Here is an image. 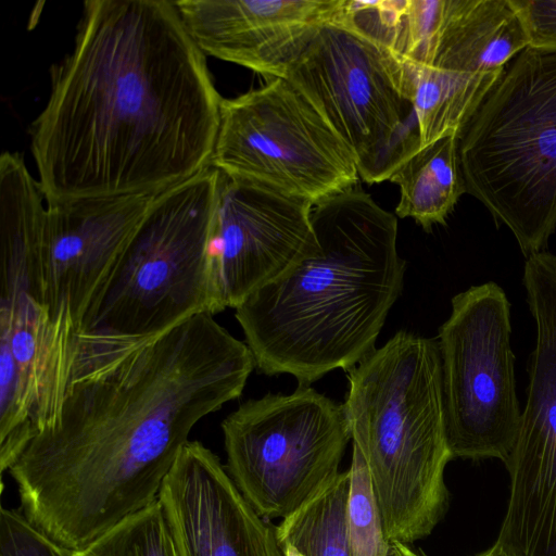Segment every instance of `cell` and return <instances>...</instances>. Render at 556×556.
<instances>
[{
	"instance_id": "4",
	"label": "cell",
	"mask_w": 556,
	"mask_h": 556,
	"mask_svg": "<svg viewBox=\"0 0 556 556\" xmlns=\"http://www.w3.org/2000/svg\"><path fill=\"white\" fill-rule=\"evenodd\" d=\"M343 403L387 540L409 545L443 519L453 459L446 433L438 341L397 331L348 370Z\"/></svg>"
},
{
	"instance_id": "8",
	"label": "cell",
	"mask_w": 556,
	"mask_h": 556,
	"mask_svg": "<svg viewBox=\"0 0 556 556\" xmlns=\"http://www.w3.org/2000/svg\"><path fill=\"white\" fill-rule=\"evenodd\" d=\"M43 200L28 184L0 192V440L10 444L54 424L73 379L46 304Z\"/></svg>"
},
{
	"instance_id": "25",
	"label": "cell",
	"mask_w": 556,
	"mask_h": 556,
	"mask_svg": "<svg viewBox=\"0 0 556 556\" xmlns=\"http://www.w3.org/2000/svg\"><path fill=\"white\" fill-rule=\"evenodd\" d=\"M387 556H421V554L416 553L406 544L392 542L390 543Z\"/></svg>"
},
{
	"instance_id": "2",
	"label": "cell",
	"mask_w": 556,
	"mask_h": 556,
	"mask_svg": "<svg viewBox=\"0 0 556 556\" xmlns=\"http://www.w3.org/2000/svg\"><path fill=\"white\" fill-rule=\"evenodd\" d=\"M254 368L245 342L200 314L74 381L54 424L9 469L23 515L84 549L159 500L193 427L238 399Z\"/></svg>"
},
{
	"instance_id": "19",
	"label": "cell",
	"mask_w": 556,
	"mask_h": 556,
	"mask_svg": "<svg viewBox=\"0 0 556 556\" xmlns=\"http://www.w3.org/2000/svg\"><path fill=\"white\" fill-rule=\"evenodd\" d=\"M406 66L414 85L420 148L458 134L501 75H463L426 65Z\"/></svg>"
},
{
	"instance_id": "1",
	"label": "cell",
	"mask_w": 556,
	"mask_h": 556,
	"mask_svg": "<svg viewBox=\"0 0 556 556\" xmlns=\"http://www.w3.org/2000/svg\"><path fill=\"white\" fill-rule=\"evenodd\" d=\"M223 98L174 1L87 0L30 125L46 201L157 194L211 165Z\"/></svg>"
},
{
	"instance_id": "20",
	"label": "cell",
	"mask_w": 556,
	"mask_h": 556,
	"mask_svg": "<svg viewBox=\"0 0 556 556\" xmlns=\"http://www.w3.org/2000/svg\"><path fill=\"white\" fill-rule=\"evenodd\" d=\"M350 471H340L316 496L276 526L281 545L304 556H352L346 507Z\"/></svg>"
},
{
	"instance_id": "12",
	"label": "cell",
	"mask_w": 556,
	"mask_h": 556,
	"mask_svg": "<svg viewBox=\"0 0 556 556\" xmlns=\"http://www.w3.org/2000/svg\"><path fill=\"white\" fill-rule=\"evenodd\" d=\"M522 285L536 336L496 542L520 556H556V255L526 258Z\"/></svg>"
},
{
	"instance_id": "15",
	"label": "cell",
	"mask_w": 556,
	"mask_h": 556,
	"mask_svg": "<svg viewBox=\"0 0 556 556\" xmlns=\"http://www.w3.org/2000/svg\"><path fill=\"white\" fill-rule=\"evenodd\" d=\"M159 500L179 556H285L276 527L199 441L181 447Z\"/></svg>"
},
{
	"instance_id": "22",
	"label": "cell",
	"mask_w": 556,
	"mask_h": 556,
	"mask_svg": "<svg viewBox=\"0 0 556 556\" xmlns=\"http://www.w3.org/2000/svg\"><path fill=\"white\" fill-rule=\"evenodd\" d=\"M346 507L352 556H387V540L370 476L359 451L353 446Z\"/></svg>"
},
{
	"instance_id": "7",
	"label": "cell",
	"mask_w": 556,
	"mask_h": 556,
	"mask_svg": "<svg viewBox=\"0 0 556 556\" xmlns=\"http://www.w3.org/2000/svg\"><path fill=\"white\" fill-rule=\"evenodd\" d=\"M345 4L313 35L285 79L349 148L359 177L378 184L420 149L414 85L403 60Z\"/></svg>"
},
{
	"instance_id": "26",
	"label": "cell",
	"mask_w": 556,
	"mask_h": 556,
	"mask_svg": "<svg viewBox=\"0 0 556 556\" xmlns=\"http://www.w3.org/2000/svg\"><path fill=\"white\" fill-rule=\"evenodd\" d=\"M476 556H520V555L506 548L504 545L495 542L489 549H486Z\"/></svg>"
},
{
	"instance_id": "17",
	"label": "cell",
	"mask_w": 556,
	"mask_h": 556,
	"mask_svg": "<svg viewBox=\"0 0 556 556\" xmlns=\"http://www.w3.org/2000/svg\"><path fill=\"white\" fill-rule=\"evenodd\" d=\"M528 46L511 0H444L424 59L416 65L463 75L501 74Z\"/></svg>"
},
{
	"instance_id": "9",
	"label": "cell",
	"mask_w": 556,
	"mask_h": 556,
	"mask_svg": "<svg viewBox=\"0 0 556 556\" xmlns=\"http://www.w3.org/2000/svg\"><path fill=\"white\" fill-rule=\"evenodd\" d=\"M226 470L267 519L291 516L340 471L351 432L343 404L298 386L248 400L222 422Z\"/></svg>"
},
{
	"instance_id": "10",
	"label": "cell",
	"mask_w": 556,
	"mask_h": 556,
	"mask_svg": "<svg viewBox=\"0 0 556 556\" xmlns=\"http://www.w3.org/2000/svg\"><path fill=\"white\" fill-rule=\"evenodd\" d=\"M211 165L313 206L359 179L349 148L285 78L222 100Z\"/></svg>"
},
{
	"instance_id": "3",
	"label": "cell",
	"mask_w": 556,
	"mask_h": 556,
	"mask_svg": "<svg viewBox=\"0 0 556 556\" xmlns=\"http://www.w3.org/2000/svg\"><path fill=\"white\" fill-rule=\"evenodd\" d=\"M293 263L236 308L255 367L309 386L358 364L376 346L402 293L397 219L358 185L312 207Z\"/></svg>"
},
{
	"instance_id": "18",
	"label": "cell",
	"mask_w": 556,
	"mask_h": 556,
	"mask_svg": "<svg viewBox=\"0 0 556 556\" xmlns=\"http://www.w3.org/2000/svg\"><path fill=\"white\" fill-rule=\"evenodd\" d=\"M400 188L396 216L413 218L425 231L444 225L466 185L457 134L444 136L415 152L390 177Z\"/></svg>"
},
{
	"instance_id": "6",
	"label": "cell",
	"mask_w": 556,
	"mask_h": 556,
	"mask_svg": "<svg viewBox=\"0 0 556 556\" xmlns=\"http://www.w3.org/2000/svg\"><path fill=\"white\" fill-rule=\"evenodd\" d=\"M466 192L515 236L526 258L556 229V49L527 47L457 134Z\"/></svg>"
},
{
	"instance_id": "14",
	"label": "cell",
	"mask_w": 556,
	"mask_h": 556,
	"mask_svg": "<svg viewBox=\"0 0 556 556\" xmlns=\"http://www.w3.org/2000/svg\"><path fill=\"white\" fill-rule=\"evenodd\" d=\"M309 203L222 173L210 274L217 313L283 273L311 235Z\"/></svg>"
},
{
	"instance_id": "5",
	"label": "cell",
	"mask_w": 556,
	"mask_h": 556,
	"mask_svg": "<svg viewBox=\"0 0 556 556\" xmlns=\"http://www.w3.org/2000/svg\"><path fill=\"white\" fill-rule=\"evenodd\" d=\"M222 173L157 193L76 342L73 379L105 370L200 314L217 313L210 257Z\"/></svg>"
},
{
	"instance_id": "24",
	"label": "cell",
	"mask_w": 556,
	"mask_h": 556,
	"mask_svg": "<svg viewBox=\"0 0 556 556\" xmlns=\"http://www.w3.org/2000/svg\"><path fill=\"white\" fill-rule=\"evenodd\" d=\"M529 47L556 49V0H511Z\"/></svg>"
},
{
	"instance_id": "13",
	"label": "cell",
	"mask_w": 556,
	"mask_h": 556,
	"mask_svg": "<svg viewBox=\"0 0 556 556\" xmlns=\"http://www.w3.org/2000/svg\"><path fill=\"white\" fill-rule=\"evenodd\" d=\"M156 194L46 201L43 278L51 324L76 342Z\"/></svg>"
},
{
	"instance_id": "11",
	"label": "cell",
	"mask_w": 556,
	"mask_h": 556,
	"mask_svg": "<svg viewBox=\"0 0 556 556\" xmlns=\"http://www.w3.org/2000/svg\"><path fill=\"white\" fill-rule=\"evenodd\" d=\"M438 345L453 458L508 462L519 431L510 303L496 282L454 295Z\"/></svg>"
},
{
	"instance_id": "23",
	"label": "cell",
	"mask_w": 556,
	"mask_h": 556,
	"mask_svg": "<svg viewBox=\"0 0 556 556\" xmlns=\"http://www.w3.org/2000/svg\"><path fill=\"white\" fill-rule=\"evenodd\" d=\"M0 556H76L31 525L15 509L1 508Z\"/></svg>"
},
{
	"instance_id": "16",
	"label": "cell",
	"mask_w": 556,
	"mask_h": 556,
	"mask_svg": "<svg viewBox=\"0 0 556 556\" xmlns=\"http://www.w3.org/2000/svg\"><path fill=\"white\" fill-rule=\"evenodd\" d=\"M343 0L174 1L197 47L261 75L285 78L313 35Z\"/></svg>"
},
{
	"instance_id": "21",
	"label": "cell",
	"mask_w": 556,
	"mask_h": 556,
	"mask_svg": "<svg viewBox=\"0 0 556 556\" xmlns=\"http://www.w3.org/2000/svg\"><path fill=\"white\" fill-rule=\"evenodd\" d=\"M76 556H179L156 500L91 542Z\"/></svg>"
}]
</instances>
